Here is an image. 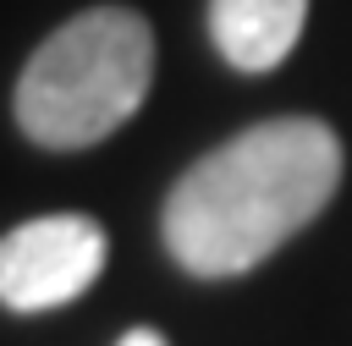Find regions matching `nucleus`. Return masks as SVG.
<instances>
[{
	"instance_id": "f257e3e1",
	"label": "nucleus",
	"mask_w": 352,
	"mask_h": 346,
	"mask_svg": "<svg viewBox=\"0 0 352 346\" xmlns=\"http://www.w3.org/2000/svg\"><path fill=\"white\" fill-rule=\"evenodd\" d=\"M341 187V137L314 115H280L204 154L165 198L170 258L198 280L264 264Z\"/></svg>"
},
{
	"instance_id": "f03ea898",
	"label": "nucleus",
	"mask_w": 352,
	"mask_h": 346,
	"mask_svg": "<svg viewBox=\"0 0 352 346\" xmlns=\"http://www.w3.org/2000/svg\"><path fill=\"white\" fill-rule=\"evenodd\" d=\"M154 82V33L126 5L60 22L16 82V121L44 148H88L138 115Z\"/></svg>"
},
{
	"instance_id": "7ed1b4c3",
	"label": "nucleus",
	"mask_w": 352,
	"mask_h": 346,
	"mask_svg": "<svg viewBox=\"0 0 352 346\" xmlns=\"http://www.w3.org/2000/svg\"><path fill=\"white\" fill-rule=\"evenodd\" d=\"M104 269V231L88 214H38L0 236V302L44 313L82 297Z\"/></svg>"
},
{
	"instance_id": "20e7f679",
	"label": "nucleus",
	"mask_w": 352,
	"mask_h": 346,
	"mask_svg": "<svg viewBox=\"0 0 352 346\" xmlns=\"http://www.w3.org/2000/svg\"><path fill=\"white\" fill-rule=\"evenodd\" d=\"M302 22H308V0H214L209 5L214 49L236 71L280 66L302 38Z\"/></svg>"
},
{
	"instance_id": "39448f33",
	"label": "nucleus",
	"mask_w": 352,
	"mask_h": 346,
	"mask_svg": "<svg viewBox=\"0 0 352 346\" xmlns=\"http://www.w3.org/2000/svg\"><path fill=\"white\" fill-rule=\"evenodd\" d=\"M116 346H165V335H160V330H126Z\"/></svg>"
}]
</instances>
